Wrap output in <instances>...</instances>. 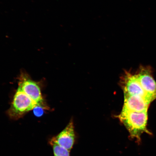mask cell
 I'll return each mask as SVG.
<instances>
[{
    "label": "cell",
    "instance_id": "1",
    "mask_svg": "<svg viewBox=\"0 0 156 156\" xmlns=\"http://www.w3.org/2000/svg\"><path fill=\"white\" fill-rule=\"evenodd\" d=\"M147 111L137 112L122 109L118 116L119 119L128 130L131 138L139 140L140 136L144 133H150L147 128Z\"/></svg>",
    "mask_w": 156,
    "mask_h": 156
},
{
    "label": "cell",
    "instance_id": "2",
    "mask_svg": "<svg viewBox=\"0 0 156 156\" xmlns=\"http://www.w3.org/2000/svg\"><path fill=\"white\" fill-rule=\"evenodd\" d=\"M38 105L18 88L8 114L11 119L17 120Z\"/></svg>",
    "mask_w": 156,
    "mask_h": 156
},
{
    "label": "cell",
    "instance_id": "3",
    "mask_svg": "<svg viewBox=\"0 0 156 156\" xmlns=\"http://www.w3.org/2000/svg\"><path fill=\"white\" fill-rule=\"evenodd\" d=\"M18 88L38 106L44 107L43 99L40 86L36 82L29 78L26 74H21Z\"/></svg>",
    "mask_w": 156,
    "mask_h": 156
},
{
    "label": "cell",
    "instance_id": "4",
    "mask_svg": "<svg viewBox=\"0 0 156 156\" xmlns=\"http://www.w3.org/2000/svg\"><path fill=\"white\" fill-rule=\"evenodd\" d=\"M124 81V94L138 95L151 102L155 100L144 90L138 80L137 74L132 75L127 73Z\"/></svg>",
    "mask_w": 156,
    "mask_h": 156
},
{
    "label": "cell",
    "instance_id": "5",
    "mask_svg": "<svg viewBox=\"0 0 156 156\" xmlns=\"http://www.w3.org/2000/svg\"><path fill=\"white\" fill-rule=\"evenodd\" d=\"M75 139L74 125L73 121H71L63 131L52 138L50 142L57 144L70 151L73 148Z\"/></svg>",
    "mask_w": 156,
    "mask_h": 156
},
{
    "label": "cell",
    "instance_id": "6",
    "mask_svg": "<svg viewBox=\"0 0 156 156\" xmlns=\"http://www.w3.org/2000/svg\"><path fill=\"white\" fill-rule=\"evenodd\" d=\"M137 75L144 90L148 95L156 99V83L152 75L151 69L142 67Z\"/></svg>",
    "mask_w": 156,
    "mask_h": 156
},
{
    "label": "cell",
    "instance_id": "7",
    "mask_svg": "<svg viewBox=\"0 0 156 156\" xmlns=\"http://www.w3.org/2000/svg\"><path fill=\"white\" fill-rule=\"evenodd\" d=\"M123 108L131 112H140L148 110L151 102L144 98L136 95L124 94Z\"/></svg>",
    "mask_w": 156,
    "mask_h": 156
},
{
    "label": "cell",
    "instance_id": "8",
    "mask_svg": "<svg viewBox=\"0 0 156 156\" xmlns=\"http://www.w3.org/2000/svg\"><path fill=\"white\" fill-rule=\"evenodd\" d=\"M53 148L54 156H70L69 151L53 142H50Z\"/></svg>",
    "mask_w": 156,
    "mask_h": 156
},
{
    "label": "cell",
    "instance_id": "9",
    "mask_svg": "<svg viewBox=\"0 0 156 156\" xmlns=\"http://www.w3.org/2000/svg\"><path fill=\"white\" fill-rule=\"evenodd\" d=\"M44 107L41 106H37L34 109V112L35 116H40L44 114Z\"/></svg>",
    "mask_w": 156,
    "mask_h": 156
}]
</instances>
